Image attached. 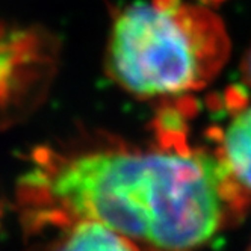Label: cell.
I'll return each mask as SVG.
<instances>
[{
	"label": "cell",
	"mask_w": 251,
	"mask_h": 251,
	"mask_svg": "<svg viewBox=\"0 0 251 251\" xmlns=\"http://www.w3.org/2000/svg\"><path fill=\"white\" fill-rule=\"evenodd\" d=\"M168 123L153 147L38 150L17 186L26 228L88 220L138 251H199L235 226L251 195Z\"/></svg>",
	"instance_id": "1"
},
{
	"label": "cell",
	"mask_w": 251,
	"mask_h": 251,
	"mask_svg": "<svg viewBox=\"0 0 251 251\" xmlns=\"http://www.w3.org/2000/svg\"><path fill=\"white\" fill-rule=\"evenodd\" d=\"M241 70H242V79L244 82L251 88V44L245 53V56L242 59V65H241Z\"/></svg>",
	"instance_id": "5"
},
{
	"label": "cell",
	"mask_w": 251,
	"mask_h": 251,
	"mask_svg": "<svg viewBox=\"0 0 251 251\" xmlns=\"http://www.w3.org/2000/svg\"><path fill=\"white\" fill-rule=\"evenodd\" d=\"M228 55V33L212 6L197 0H139L114 19L106 68L127 93L165 99L207 86Z\"/></svg>",
	"instance_id": "2"
},
{
	"label": "cell",
	"mask_w": 251,
	"mask_h": 251,
	"mask_svg": "<svg viewBox=\"0 0 251 251\" xmlns=\"http://www.w3.org/2000/svg\"><path fill=\"white\" fill-rule=\"evenodd\" d=\"M197 2H201V3H204V5H209V6H218L220 3H223V2H226V0H197Z\"/></svg>",
	"instance_id": "6"
},
{
	"label": "cell",
	"mask_w": 251,
	"mask_h": 251,
	"mask_svg": "<svg viewBox=\"0 0 251 251\" xmlns=\"http://www.w3.org/2000/svg\"><path fill=\"white\" fill-rule=\"evenodd\" d=\"M26 230L41 238L30 251H138L127 239L96 221L76 220Z\"/></svg>",
	"instance_id": "3"
},
{
	"label": "cell",
	"mask_w": 251,
	"mask_h": 251,
	"mask_svg": "<svg viewBox=\"0 0 251 251\" xmlns=\"http://www.w3.org/2000/svg\"><path fill=\"white\" fill-rule=\"evenodd\" d=\"M0 220H2V210H0Z\"/></svg>",
	"instance_id": "7"
},
{
	"label": "cell",
	"mask_w": 251,
	"mask_h": 251,
	"mask_svg": "<svg viewBox=\"0 0 251 251\" xmlns=\"http://www.w3.org/2000/svg\"><path fill=\"white\" fill-rule=\"evenodd\" d=\"M213 150L236 183L251 195V104L231 115L220 130Z\"/></svg>",
	"instance_id": "4"
},
{
	"label": "cell",
	"mask_w": 251,
	"mask_h": 251,
	"mask_svg": "<svg viewBox=\"0 0 251 251\" xmlns=\"http://www.w3.org/2000/svg\"><path fill=\"white\" fill-rule=\"evenodd\" d=\"M250 251H251V245H250Z\"/></svg>",
	"instance_id": "8"
}]
</instances>
